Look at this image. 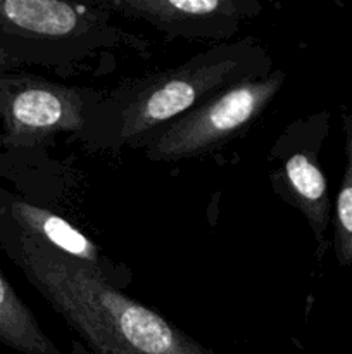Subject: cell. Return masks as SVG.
Masks as SVG:
<instances>
[{"mask_svg":"<svg viewBox=\"0 0 352 354\" xmlns=\"http://www.w3.org/2000/svg\"><path fill=\"white\" fill-rule=\"evenodd\" d=\"M0 244L95 354H211L162 315L114 289L99 268L61 254L2 216Z\"/></svg>","mask_w":352,"mask_h":354,"instance_id":"obj_1","label":"cell"},{"mask_svg":"<svg viewBox=\"0 0 352 354\" xmlns=\"http://www.w3.org/2000/svg\"><path fill=\"white\" fill-rule=\"evenodd\" d=\"M0 216L19 232L37 239L61 254L99 268V248L83 232L52 211L10 197L0 190Z\"/></svg>","mask_w":352,"mask_h":354,"instance_id":"obj_7","label":"cell"},{"mask_svg":"<svg viewBox=\"0 0 352 354\" xmlns=\"http://www.w3.org/2000/svg\"><path fill=\"white\" fill-rule=\"evenodd\" d=\"M290 197L309 221L317 242L324 244L330 221V196L326 178L313 152H297L283 166Z\"/></svg>","mask_w":352,"mask_h":354,"instance_id":"obj_8","label":"cell"},{"mask_svg":"<svg viewBox=\"0 0 352 354\" xmlns=\"http://www.w3.org/2000/svg\"><path fill=\"white\" fill-rule=\"evenodd\" d=\"M0 147L33 149L62 131L79 130L85 104L78 90L30 73L0 75Z\"/></svg>","mask_w":352,"mask_h":354,"instance_id":"obj_4","label":"cell"},{"mask_svg":"<svg viewBox=\"0 0 352 354\" xmlns=\"http://www.w3.org/2000/svg\"><path fill=\"white\" fill-rule=\"evenodd\" d=\"M99 6L147 21L171 37L221 40L237 31L242 17L247 16V7L254 3L233 0H109Z\"/></svg>","mask_w":352,"mask_h":354,"instance_id":"obj_5","label":"cell"},{"mask_svg":"<svg viewBox=\"0 0 352 354\" xmlns=\"http://www.w3.org/2000/svg\"><path fill=\"white\" fill-rule=\"evenodd\" d=\"M0 344L23 354H62L0 273Z\"/></svg>","mask_w":352,"mask_h":354,"instance_id":"obj_9","label":"cell"},{"mask_svg":"<svg viewBox=\"0 0 352 354\" xmlns=\"http://www.w3.org/2000/svg\"><path fill=\"white\" fill-rule=\"evenodd\" d=\"M245 69L238 55H221V50L202 54L188 64L152 76L138 86L123 111L121 138L130 140L152 128L185 114L197 102L216 90L245 80Z\"/></svg>","mask_w":352,"mask_h":354,"instance_id":"obj_3","label":"cell"},{"mask_svg":"<svg viewBox=\"0 0 352 354\" xmlns=\"http://www.w3.org/2000/svg\"><path fill=\"white\" fill-rule=\"evenodd\" d=\"M21 64H23V62L17 61L16 57H12V55L0 45V75H2V73L14 71V69L19 68Z\"/></svg>","mask_w":352,"mask_h":354,"instance_id":"obj_11","label":"cell"},{"mask_svg":"<svg viewBox=\"0 0 352 354\" xmlns=\"http://www.w3.org/2000/svg\"><path fill=\"white\" fill-rule=\"evenodd\" d=\"M283 82L285 76L278 71L266 78H245L226 86L179 116L148 147V158L178 161L213 152L259 120Z\"/></svg>","mask_w":352,"mask_h":354,"instance_id":"obj_2","label":"cell"},{"mask_svg":"<svg viewBox=\"0 0 352 354\" xmlns=\"http://www.w3.org/2000/svg\"><path fill=\"white\" fill-rule=\"evenodd\" d=\"M345 133V169L333 218V251L338 265L352 270V114L342 111Z\"/></svg>","mask_w":352,"mask_h":354,"instance_id":"obj_10","label":"cell"},{"mask_svg":"<svg viewBox=\"0 0 352 354\" xmlns=\"http://www.w3.org/2000/svg\"><path fill=\"white\" fill-rule=\"evenodd\" d=\"M86 7L57 0H0V45L12 55L24 41H57L88 26ZM14 57V55H12Z\"/></svg>","mask_w":352,"mask_h":354,"instance_id":"obj_6","label":"cell"}]
</instances>
